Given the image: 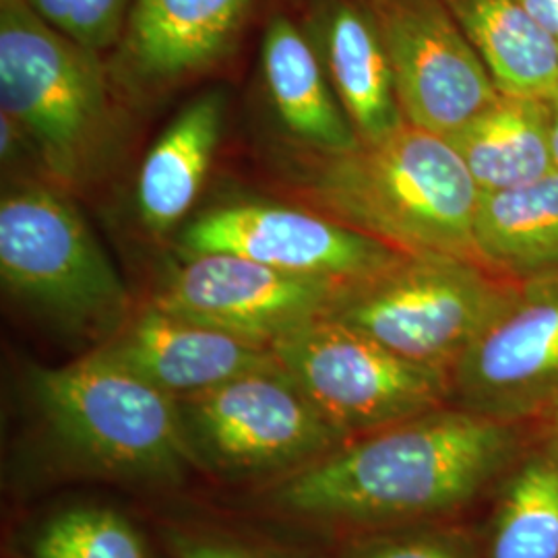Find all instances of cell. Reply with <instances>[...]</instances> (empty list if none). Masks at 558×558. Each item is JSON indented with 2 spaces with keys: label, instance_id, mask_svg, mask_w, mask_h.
Segmentation results:
<instances>
[{
  "label": "cell",
  "instance_id": "ba28073f",
  "mask_svg": "<svg viewBox=\"0 0 558 558\" xmlns=\"http://www.w3.org/2000/svg\"><path fill=\"white\" fill-rule=\"evenodd\" d=\"M271 352L345 440L451 403L445 373L401 359L331 317L279 339Z\"/></svg>",
  "mask_w": 558,
  "mask_h": 558
},
{
  "label": "cell",
  "instance_id": "f1b7e54d",
  "mask_svg": "<svg viewBox=\"0 0 558 558\" xmlns=\"http://www.w3.org/2000/svg\"><path fill=\"white\" fill-rule=\"evenodd\" d=\"M0 2H2V0H0Z\"/></svg>",
  "mask_w": 558,
  "mask_h": 558
},
{
  "label": "cell",
  "instance_id": "5b68a950",
  "mask_svg": "<svg viewBox=\"0 0 558 558\" xmlns=\"http://www.w3.org/2000/svg\"><path fill=\"white\" fill-rule=\"evenodd\" d=\"M0 278L44 319L100 345L135 313L80 209L48 180H20L2 193Z\"/></svg>",
  "mask_w": 558,
  "mask_h": 558
},
{
  "label": "cell",
  "instance_id": "d6986e66",
  "mask_svg": "<svg viewBox=\"0 0 558 558\" xmlns=\"http://www.w3.org/2000/svg\"><path fill=\"white\" fill-rule=\"evenodd\" d=\"M474 246L480 263L502 278H557L558 170L525 186L480 193Z\"/></svg>",
  "mask_w": 558,
  "mask_h": 558
},
{
  "label": "cell",
  "instance_id": "4316f807",
  "mask_svg": "<svg viewBox=\"0 0 558 558\" xmlns=\"http://www.w3.org/2000/svg\"><path fill=\"white\" fill-rule=\"evenodd\" d=\"M553 104V151H555V166L558 170V89L550 96Z\"/></svg>",
  "mask_w": 558,
  "mask_h": 558
},
{
  "label": "cell",
  "instance_id": "44dd1931",
  "mask_svg": "<svg viewBox=\"0 0 558 558\" xmlns=\"http://www.w3.org/2000/svg\"><path fill=\"white\" fill-rule=\"evenodd\" d=\"M495 509L486 558H558V458L519 463Z\"/></svg>",
  "mask_w": 558,
  "mask_h": 558
},
{
  "label": "cell",
  "instance_id": "83f0119b",
  "mask_svg": "<svg viewBox=\"0 0 558 558\" xmlns=\"http://www.w3.org/2000/svg\"><path fill=\"white\" fill-rule=\"evenodd\" d=\"M550 416H553V426H555V435H557L558 440V401L553 405V410H550Z\"/></svg>",
  "mask_w": 558,
  "mask_h": 558
},
{
  "label": "cell",
  "instance_id": "2e32d148",
  "mask_svg": "<svg viewBox=\"0 0 558 558\" xmlns=\"http://www.w3.org/2000/svg\"><path fill=\"white\" fill-rule=\"evenodd\" d=\"M260 73L290 141L315 149H348L359 143L299 21L283 13L269 17L260 40Z\"/></svg>",
  "mask_w": 558,
  "mask_h": 558
},
{
  "label": "cell",
  "instance_id": "ac0fdd59",
  "mask_svg": "<svg viewBox=\"0 0 558 558\" xmlns=\"http://www.w3.org/2000/svg\"><path fill=\"white\" fill-rule=\"evenodd\" d=\"M447 140L480 193L525 186L557 170L550 98L499 94Z\"/></svg>",
  "mask_w": 558,
  "mask_h": 558
},
{
  "label": "cell",
  "instance_id": "8992f818",
  "mask_svg": "<svg viewBox=\"0 0 558 558\" xmlns=\"http://www.w3.org/2000/svg\"><path fill=\"white\" fill-rule=\"evenodd\" d=\"M519 283L478 260L403 255L379 274L348 283L327 317L449 377Z\"/></svg>",
  "mask_w": 558,
  "mask_h": 558
},
{
  "label": "cell",
  "instance_id": "3957f363",
  "mask_svg": "<svg viewBox=\"0 0 558 558\" xmlns=\"http://www.w3.org/2000/svg\"><path fill=\"white\" fill-rule=\"evenodd\" d=\"M0 104L34 143L46 180L66 193L100 179L114 156L122 104L106 59L27 0L0 2Z\"/></svg>",
  "mask_w": 558,
  "mask_h": 558
},
{
  "label": "cell",
  "instance_id": "7a4b0ae2",
  "mask_svg": "<svg viewBox=\"0 0 558 558\" xmlns=\"http://www.w3.org/2000/svg\"><path fill=\"white\" fill-rule=\"evenodd\" d=\"M271 161L283 195L320 216L405 255L478 260L480 189L447 137L405 122L348 149L288 141Z\"/></svg>",
  "mask_w": 558,
  "mask_h": 558
},
{
  "label": "cell",
  "instance_id": "6da1fadb",
  "mask_svg": "<svg viewBox=\"0 0 558 558\" xmlns=\"http://www.w3.org/2000/svg\"><path fill=\"white\" fill-rule=\"evenodd\" d=\"M518 456L515 424L453 403L343 440L265 484L267 509L354 534L422 525L478 499Z\"/></svg>",
  "mask_w": 558,
  "mask_h": 558
},
{
  "label": "cell",
  "instance_id": "7402d4cb",
  "mask_svg": "<svg viewBox=\"0 0 558 558\" xmlns=\"http://www.w3.org/2000/svg\"><path fill=\"white\" fill-rule=\"evenodd\" d=\"M32 558H149L133 521L110 507H71L41 523Z\"/></svg>",
  "mask_w": 558,
  "mask_h": 558
},
{
  "label": "cell",
  "instance_id": "e0dca14e",
  "mask_svg": "<svg viewBox=\"0 0 558 558\" xmlns=\"http://www.w3.org/2000/svg\"><path fill=\"white\" fill-rule=\"evenodd\" d=\"M226 96L220 89L184 106L141 163L137 211L143 228L163 239L172 234L199 197L220 145Z\"/></svg>",
  "mask_w": 558,
  "mask_h": 558
},
{
  "label": "cell",
  "instance_id": "603a6c76",
  "mask_svg": "<svg viewBox=\"0 0 558 558\" xmlns=\"http://www.w3.org/2000/svg\"><path fill=\"white\" fill-rule=\"evenodd\" d=\"M60 34L106 57L119 40L133 0H27Z\"/></svg>",
  "mask_w": 558,
  "mask_h": 558
},
{
  "label": "cell",
  "instance_id": "cb8c5ba5",
  "mask_svg": "<svg viewBox=\"0 0 558 558\" xmlns=\"http://www.w3.org/2000/svg\"><path fill=\"white\" fill-rule=\"evenodd\" d=\"M338 558H472L463 539L433 527L405 525L359 532Z\"/></svg>",
  "mask_w": 558,
  "mask_h": 558
},
{
  "label": "cell",
  "instance_id": "52a82bcc",
  "mask_svg": "<svg viewBox=\"0 0 558 558\" xmlns=\"http://www.w3.org/2000/svg\"><path fill=\"white\" fill-rule=\"evenodd\" d=\"M179 410L193 468L228 482H276L345 440L278 360L179 399Z\"/></svg>",
  "mask_w": 558,
  "mask_h": 558
},
{
  "label": "cell",
  "instance_id": "9c48e42d",
  "mask_svg": "<svg viewBox=\"0 0 558 558\" xmlns=\"http://www.w3.org/2000/svg\"><path fill=\"white\" fill-rule=\"evenodd\" d=\"M177 257L163 269L149 304L267 348L327 317L348 286L286 274L230 253Z\"/></svg>",
  "mask_w": 558,
  "mask_h": 558
},
{
  "label": "cell",
  "instance_id": "484cf974",
  "mask_svg": "<svg viewBox=\"0 0 558 558\" xmlns=\"http://www.w3.org/2000/svg\"><path fill=\"white\" fill-rule=\"evenodd\" d=\"M523 7L546 27L555 38H558V0H521Z\"/></svg>",
  "mask_w": 558,
  "mask_h": 558
},
{
  "label": "cell",
  "instance_id": "d4e9b609",
  "mask_svg": "<svg viewBox=\"0 0 558 558\" xmlns=\"http://www.w3.org/2000/svg\"><path fill=\"white\" fill-rule=\"evenodd\" d=\"M166 546L174 558H296L259 539L209 527H168Z\"/></svg>",
  "mask_w": 558,
  "mask_h": 558
},
{
  "label": "cell",
  "instance_id": "7c38bea8",
  "mask_svg": "<svg viewBox=\"0 0 558 558\" xmlns=\"http://www.w3.org/2000/svg\"><path fill=\"white\" fill-rule=\"evenodd\" d=\"M451 403L518 424L558 401V276L521 281L449 373Z\"/></svg>",
  "mask_w": 558,
  "mask_h": 558
},
{
  "label": "cell",
  "instance_id": "5bb4252c",
  "mask_svg": "<svg viewBox=\"0 0 558 558\" xmlns=\"http://www.w3.org/2000/svg\"><path fill=\"white\" fill-rule=\"evenodd\" d=\"M98 350L174 399L209 391L276 362L267 345L166 313L149 302Z\"/></svg>",
  "mask_w": 558,
  "mask_h": 558
},
{
  "label": "cell",
  "instance_id": "ffe728a7",
  "mask_svg": "<svg viewBox=\"0 0 558 558\" xmlns=\"http://www.w3.org/2000/svg\"><path fill=\"white\" fill-rule=\"evenodd\" d=\"M500 94L550 98L558 89V38L521 0H442Z\"/></svg>",
  "mask_w": 558,
  "mask_h": 558
},
{
  "label": "cell",
  "instance_id": "277c9868",
  "mask_svg": "<svg viewBox=\"0 0 558 558\" xmlns=\"http://www.w3.org/2000/svg\"><path fill=\"white\" fill-rule=\"evenodd\" d=\"M29 387L57 447L92 474L170 486L193 468L179 399L98 348L62 366L34 368Z\"/></svg>",
  "mask_w": 558,
  "mask_h": 558
},
{
  "label": "cell",
  "instance_id": "8fae6325",
  "mask_svg": "<svg viewBox=\"0 0 558 558\" xmlns=\"http://www.w3.org/2000/svg\"><path fill=\"white\" fill-rule=\"evenodd\" d=\"M177 253H230L286 274L352 283L405 253L304 205L274 201L221 203L189 221Z\"/></svg>",
  "mask_w": 558,
  "mask_h": 558
},
{
  "label": "cell",
  "instance_id": "30bf717a",
  "mask_svg": "<svg viewBox=\"0 0 558 558\" xmlns=\"http://www.w3.org/2000/svg\"><path fill=\"white\" fill-rule=\"evenodd\" d=\"M375 23L403 119L451 137L499 98L474 46L442 0H359Z\"/></svg>",
  "mask_w": 558,
  "mask_h": 558
},
{
  "label": "cell",
  "instance_id": "9a60e30c",
  "mask_svg": "<svg viewBox=\"0 0 558 558\" xmlns=\"http://www.w3.org/2000/svg\"><path fill=\"white\" fill-rule=\"evenodd\" d=\"M299 23L360 141L405 124L385 46L359 0H304Z\"/></svg>",
  "mask_w": 558,
  "mask_h": 558
},
{
  "label": "cell",
  "instance_id": "4fadbf2b",
  "mask_svg": "<svg viewBox=\"0 0 558 558\" xmlns=\"http://www.w3.org/2000/svg\"><path fill=\"white\" fill-rule=\"evenodd\" d=\"M257 0H133L104 57L120 104L145 106L230 59Z\"/></svg>",
  "mask_w": 558,
  "mask_h": 558
}]
</instances>
